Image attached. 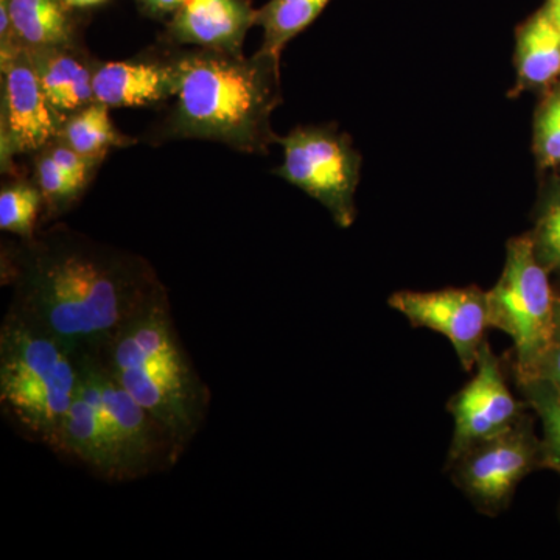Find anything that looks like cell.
Masks as SVG:
<instances>
[{"instance_id":"13","label":"cell","mask_w":560,"mask_h":560,"mask_svg":"<svg viewBox=\"0 0 560 560\" xmlns=\"http://www.w3.org/2000/svg\"><path fill=\"white\" fill-rule=\"evenodd\" d=\"M95 101L108 108H138L175 97L179 72L171 60L110 61L95 65Z\"/></svg>"},{"instance_id":"22","label":"cell","mask_w":560,"mask_h":560,"mask_svg":"<svg viewBox=\"0 0 560 560\" xmlns=\"http://www.w3.org/2000/svg\"><path fill=\"white\" fill-rule=\"evenodd\" d=\"M35 184L43 195L47 219H57L68 212L84 190L80 184L62 172L49 151L43 149L36 154Z\"/></svg>"},{"instance_id":"18","label":"cell","mask_w":560,"mask_h":560,"mask_svg":"<svg viewBox=\"0 0 560 560\" xmlns=\"http://www.w3.org/2000/svg\"><path fill=\"white\" fill-rule=\"evenodd\" d=\"M108 106L92 102L62 120L60 136L62 143L83 156L105 160L110 149L131 145L135 139L121 135L109 117Z\"/></svg>"},{"instance_id":"17","label":"cell","mask_w":560,"mask_h":560,"mask_svg":"<svg viewBox=\"0 0 560 560\" xmlns=\"http://www.w3.org/2000/svg\"><path fill=\"white\" fill-rule=\"evenodd\" d=\"M517 69L526 86H541L560 75V27L544 10L523 25Z\"/></svg>"},{"instance_id":"31","label":"cell","mask_w":560,"mask_h":560,"mask_svg":"<svg viewBox=\"0 0 560 560\" xmlns=\"http://www.w3.org/2000/svg\"><path fill=\"white\" fill-rule=\"evenodd\" d=\"M559 474H560V471H559Z\"/></svg>"},{"instance_id":"15","label":"cell","mask_w":560,"mask_h":560,"mask_svg":"<svg viewBox=\"0 0 560 560\" xmlns=\"http://www.w3.org/2000/svg\"><path fill=\"white\" fill-rule=\"evenodd\" d=\"M27 50L40 88L58 114L66 117L95 102L92 86L95 65L75 46Z\"/></svg>"},{"instance_id":"16","label":"cell","mask_w":560,"mask_h":560,"mask_svg":"<svg viewBox=\"0 0 560 560\" xmlns=\"http://www.w3.org/2000/svg\"><path fill=\"white\" fill-rule=\"evenodd\" d=\"M18 43L25 49L75 46V28L65 0H9Z\"/></svg>"},{"instance_id":"7","label":"cell","mask_w":560,"mask_h":560,"mask_svg":"<svg viewBox=\"0 0 560 560\" xmlns=\"http://www.w3.org/2000/svg\"><path fill=\"white\" fill-rule=\"evenodd\" d=\"M536 469H545L544 442L528 412L511 429L471 445L445 464L455 488L490 518L510 508L515 490Z\"/></svg>"},{"instance_id":"5","label":"cell","mask_w":560,"mask_h":560,"mask_svg":"<svg viewBox=\"0 0 560 560\" xmlns=\"http://www.w3.org/2000/svg\"><path fill=\"white\" fill-rule=\"evenodd\" d=\"M488 296L490 329L503 331L514 342L517 381L534 377L558 335V298L533 237L525 235L508 243L503 272Z\"/></svg>"},{"instance_id":"20","label":"cell","mask_w":560,"mask_h":560,"mask_svg":"<svg viewBox=\"0 0 560 560\" xmlns=\"http://www.w3.org/2000/svg\"><path fill=\"white\" fill-rule=\"evenodd\" d=\"M523 400L544 427L545 469L560 471V394L541 377L518 378Z\"/></svg>"},{"instance_id":"2","label":"cell","mask_w":560,"mask_h":560,"mask_svg":"<svg viewBox=\"0 0 560 560\" xmlns=\"http://www.w3.org/2000/svg\"><path fill=\"white\" fill-rule=\"evenodd\" d=\"M175 60L179 86L162 127L167 138L213 140L256 154L278 142L271 117L282 103L280 58L195 47Z\"/></svg>"},{"instance_id":"23","label":"cell","mask_w":560,"mask_h":560,"mask_svg":"<svg viewBox=\"0 0 560 560\" xmlns=\"http://www.w3.org/2000/svg\"><path fill=\"white\" fill-rule=\"evenodd\" d=\"M533 242L541 265L560 270V195L541 213Z\"/></svg>"},{"instance_id":"12","label":"cell","mask_w":560,"mask_h":560,"mask_svg":"<svg viewBox=\"0 0 560 560\" xmlns=\"http://www.w3.org/2000/svg\"><path fill=\"white\" fill-rule=\"evenodd\" d=\"M256 13L249 0H187L168 21L167 35L197 49L243 54Z\"/></svg>"},{"instance_id":"28","label":"cell","mask_w":560,"mask_h":560,"mask_svg":"<svg viewBox=\"0 0 560 560\" xmlns=\"http://www.w3.org/2000/svg\"><path fill=\"white\" fill-rule=\"evenodd\" d=\"M545 13L560 27V0H548L544 9Z\"/></svg>"},{"instance_id":"26","label":"cell","mask_w":560,"mask_h":560,"mask_svg":"<svg viewBox=\"0 0 560 560\" xmlns=\"http://www.w3.org/2000/svg\"><path fill=\"white\" fill-rule=\"evenodd\" d=\"M534 377L544 378L560 394V337L556 338L555 345L545 353L539 371Z\"/></svg>"},{"instance_id":"11","label":"cell","mask_w":560,"mask_h":560,"mask_svg":"<svg viewBox=\"0 0 560 560\" xmlns=\"http://www.w3.org/2000/svg\"><path fill=\"white\" fill-rule=\"evenodd\" d=\"M526 407L525 400L512 394L499 357L486 340L478 353L474 377L447 404L455 427L445 464L471 445L511 429L525 415Z\"/></svg>"},{"instance_id":"4","label":"cell","mask_w":560,"mask_h":560,"mask_svg":"<svg viewBox=\"0 0 560 560\" xmlns=\"http://www.w3.org/2000/svg\"><path fill=\"white\" fill-rule=\"evenodd\" d=\"M80 383V355L9 307L0 326V411L21 438L54 451Z\"/></svg>"},{"instance_id":"29","label":"cell","mask_w":560,"mask_h":560,"mask_svg":"<svg viewBox=\"0 0 560 560\" xmlns=\"http://www.w3.org/2000/svg\"><path fill=\"white\" fill-rule=\"evenodd\" d=\"M106 0H65L69 9H90V7L101 5Z\"/></svg>"},{"instance_id":"9","label":"cell","mask_w":560,"mask_h":560,"mask_svg":"<svg viewBox=\"0 0 560 560\" xmlns=\"http://www.w3.org/2000/svg\"><path fill=\"white\" fill-rule=\"evenodd\" d=\"M0 165L3 173H11L14 158L38 153L58 139L65 117L51 108L21 44L0 50Z\"/></svg>"},{"instance_id":"21","label":"cell","mask_w":560,"mask_h":560,"mask_svg":"<svg viewBox=\"0 0 560 560\" xmlns=\"http://www.w3.org/2000/svg\"><path fill=\"white\" fill-rule=\"evenodd\" d=\"M43 195L36 184L16 180L0 191V230L18 238H31L36 234Z\"/></svg>"},{"instance_id":"24","label":"cell","mask_w":560,"mask_h":560,"mask_svg":"<svg viewBox=\"0 0 560 560\" xmlns=\"http://www.w3.org/2000/svg\"><path fill=\"white\" fill-rule=\"evenodd\" d=\"M537 149L545 165L560 164V91L541 109L537 124Z\"/></svg>"},{"instance_id":"14","label":"cell","mask_w":560,"mask_h":560,"mask_svg":"<svg viewBox=\"0 0 560 560\" xmlns=\"http://www.w3.org/2000/svg\"><path fill=\"white\" fill-rule=\"evenodd\" d=\"M95 353L80 355V383L72 407L62 422L54 452L58 458L79 464L102 478L103 442L101 416L95 401Z\"/></svg>"},{"instance_id":"19","label":"cell","mask_w":560,"mask_h":560,"mask_svg":"<svg viewBox=\"0 0 560 560\" xmlns=\"http://www.w3.org/2000/svg\"><path fill=\"white\" fill-rule=\"evenodd\" d=\"M331 0H270L256 13L264 31L260 50L280 58L291 39L311 27Z\"/></svg>"},{"instance_id":"6","label":"cell","mask_w":560,"mask_h":560,"mask_svg":"<svg viewBox=\"0 0 560 560\" xmlns=\"http://www.w3.org/2000/svg\"><path fill=\"white\" fill-rule=\"evenodd\" d=\"M94 366L103 442L101 480H142L175 467L184 455L175 438L110 377L101 353H95Z\"/></svg>"},{"instance_id":"1","label":"cell","mask_w":560,"mask_h":560,"mask_svg":"<svg viewBox=\"0 0 560 560\" xmlns=\"http://www.w3.org/2000/svg\"><path fill=\"white\" fill-rule=\"evenodd\" d=\"M9 307L77 355L98 353L154 298L167 291L156 268L132 250L95 241L65 223L3 243Z\"/></svg>"},{"instance_id":"27","label":"cell","mask_w":560,"mask_h":560,"mask_svg":"<svg viewBox=\"0 0 560 560\" xmlns=\"http://www.w3.org/2000/svg\"><path fill=\"white\" fill-rule=\"evenodd\" d=\"M140 10L154 20L172 18L187 0H136Z\"/></svg>"},{"instance_id":"25","label":"cell","mask_w":560,"mask_h":560,"mask_svg":"<svg viewBox=\"0 0 560 560\" xmlns=\"http://www.w3.org/2000/svg\"><path fill=\"white\" fill-rule=\"evenodd\" d=\"M44 149L49 151L50 156L60 165L61 171L68 173L70 178L80 184L83 189H86L92 176H94L98 165L103 162V160H95V158H88L77 153L75 150L62 143L60 139H55L54 142H50Z\"/></svg>"},{"instance_id":"10","label":"cell","mask_w":560,"mask_h":560,"mask_svg":"<svg viewBox=\"0 0 560 560\" xmlns=\"http://www.w3.org/2000/svg\"><path fill=\"white\" fill-rule=\"evenodd\" d=\"M388 305L416 329H429L447 338L464 371L475 370L478 353L490 329L488 291L478 287L434 291H396Z\"/></svg>"},{"instance_id":"3","label":"cell","mask_w":560,"mask_h":560,"mask_svg":"<svg viewBox=\"0 0 560 560\" xmlns=\"http://www.w3.org/2000/svg\"><path fill=\"white\" fill-rule=\"evenodd\" d=\"M98 353L110 377L186 452L208 419L212 396L180 341L168 290L132 316Z\"/></svg>"},{"instance_id":"8","label":"cell","mask_w":560,"mask_h":560,"mask_svg":"<svg viewBox=\"0 0 560 560\" xmlns=\"http://www.w3.org/2000/svg\"><path fill=\"white\" fill-rule=\"evenodd\" d=\"M278 142L283 162L276 175L320 202L338 226H352L361 158L348 136L331 127H300Z\"/></svg>"},{"instance_id":"30","label":"cell","mask_w":560,"mask_h":560,"mask_svg":"<svg viewBox=\"0 0 560 560\" xmlns=\"http://www.w3.org/2000/svg\"><path fill=\"white\" fill-rule=\"evenodd\" d=\"M556 323H558V335H556V338H558L560 337V300L556 304Z\"/></svg>"}]
</instances>
